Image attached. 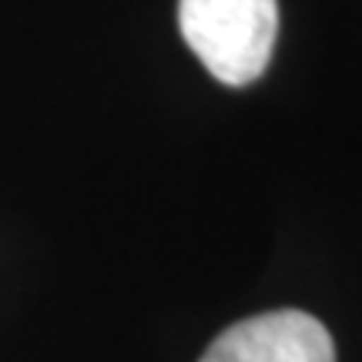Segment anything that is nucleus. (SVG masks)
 <instances>
[{
    "mask_svg": "<svg viewBox=\"0 0 362 362\" xmlns=\"http://www.w3.org/2000/svg\"><path fill=\"white\" fill-rule=\"evenodd\" d=\"M198 362H336V346L315 315L279 309L228 325Z\"/></svg>",
    "mask_w": 362,
    "mask_h": 362,
    "instance_id": "f03ea898",
    "label": "nucleus"
},
{
    "mask_svg": "<svg viewBox=\"0 0 362 362\" xmlns=\"http://www.w3.org/2000/svg\"><path fill=\"white\" fill-rule=\"evenodd\" d=\"M178 27L208 74L245 88L265 74L279 37L275 0H178Z\"/></svg>",
    "mask_w": 362,
    "mask_h": 362,
    "instance_id": "f257e3e1",
    "label": "nucleus"
}]
</instances>
